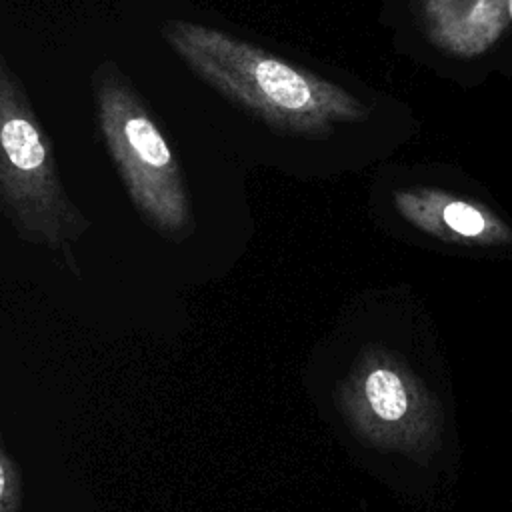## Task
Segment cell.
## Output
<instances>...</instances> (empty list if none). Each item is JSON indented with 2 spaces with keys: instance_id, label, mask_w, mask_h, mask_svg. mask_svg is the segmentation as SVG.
<instances>
[{
  "instance_id": "6da1fadb",
  "label": "cell",
  "mask_w": 512,
  "mask_h": 512,
  "mask_svg": "<svg viewBox=\"0 0 512 512\" xmlns=\"http://www.w3.org/2000/svg\"><path fill=\"white\" fill-rule=\"evenodd\" d=\"M160 36L194 76L276 134L324 140L372 112L342 86L230 32L176 18Z\"/></svg>"
},
{
  "instance_id": "7a4b0ae2",
  "label": "cell",
  "mask_w": 512,
  "mask_h": 512,
  "mask_svg": "<svg viewBox=\"0 0 512 512\" xmlns=\"http://www.w3.org/2000/svg\"><path fill=\"white\" fill-rule=\"evenodd\" d=\"M90 84L96 128L128 198L158 234L184 240L194 230L190 198L156 118L116 62L98 64Z\"/></svg>"
},
{
  "instance_id": "3957f363",
  "label": "cell",
  "mask_w": 512,
  "mask_h": 512,
  "mask_svg": "<svg viewBox=\"0 0 512 512\" xmlns=\"http://www.w3.org/2000/svg\"><path fill=\"white\" fill-rule=\"evenodd\" d=\"M0 144L4 216L20 238L70 254L90 222L66 194L52 140L6 56H0Z\"/></svg>"
},
{
  "instance_id": "277c9868",
  "label": "cell",
  "mask_w": 512,
  "mask_h": 512,
  "mask_svg": "<svg viewBox=\"0 0 512 512\" xmlns=\"http://www.w3.org/2000/svg\"><path fill=\"white\" fill-rule=\"evenodd\" d=\"M338 400L348 428L368 446L420 464L444 448L448 418L438 392L384 346L360 352Z\"/></svg>"
},
{
  "instance_id": "5b68a950",
  "label": "cell",
  "mask_w": 512,
  "mask_h": 512,
  "mask_svg": "<svg viewBox=\"0 0 512 512\" xmlns=\"http://www.w3.org/2000/svg\"><path fill=\"white\" fill-rule=\"evenodd\" d=\"M398 214L418 232L444 246L512 260V222L486 202L434 186L394 192Z\"/></svg>"
},
{
  "instance_id": "8992f818",
  "label": "cell",
  "mask_w": 512,
  "mask_h": 512,
  "mask_svg": "<svg viewBox=\"0 0 512 512\" xmlns=\"http://www.w3.org/2000/svg\"><path fill=\"white\" fill-rule=\"evenodd\" d=\"M418 10L428 40L460 58L484 54L512 20L510 0H418Z\"/></svg>"
},
{
  "instance_id": "52a82bcc",
  "label": "cell",
  "mask_w": 512,
  "mask_h": 512,
  "mask_svg": "<svg viewBox=\"0 0 512 512\" xmlns=\"http://www.w3.org/2000/svg\"><path fill=\"white\" fill-rule=\"evenodd\" d=\"M22 506V476L16 460L8 450H0V512H20Z\"/></svg>"
},
{
  "instance_id": "ba28073f",
  "label": "cell",
  "mask_w": 512,
  "mask_h": 512,
  "mask_svg": "<svg viewBox=\"0 0 512 512\" xmlns=\"http://www.w3.org/2000/svg\"><path fill=\"white\" fill-rule=\"evenodd\" d=\"M510 14H512V0H510Z\"/></svg>"
}]
</instances>
